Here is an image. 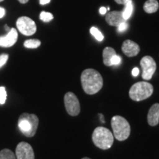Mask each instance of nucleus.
I'll return each instance as SVG.
<instances>
[{
    "label": "nucleus",
    "instance_id": "nucleus-23",
    "mask_svg": "<svg viewBox=\"0 0 159 159\" xmlns=\"http://www.w3.org/2000/svg\"><path fill=\"white\" fill-rule=\"evenodd\" d=\"M8 55L7 54H2L0 55V68L2 67L4 65L7 63V59H8Z\"/></svg>",
    "mask_w": 159,
    "mask_h": 159
},
{
    "label": "nucleus",
    "instance_id": "nucleus-17",
    "mask_svg": "<svg viewBox=\"0 0 159 159\" xmlns=\"http://www.w3.org/2000/svg\"><path fill=\"white\" fill-rule=\"evenodd\" d=\"M41 45V41L38 39L26 40L24 43V46L28 49H36Z\"/></svg>",
    "mask_w": 159,
    "mask_h": 159
},
{
    "label": "nucleus",
    "instance_id": "nucleus-19",
    "mask_svg": "<svg viewBox=\"0 0 159 159\" xmlns=\"http://www.w3.org/2000/svg\"><path fill=\"white\" fill-rule=\"evenodd\" d=\"M90 33L98 41H102V40L104 39V36H103L102 33H101V32L99 31L97 27H91L90 29Z\"/></svg>",
    "mask_w": 159,
    "mask_h": 159
},
{
    "label": "nucleus",
    "instance_id": "nucleus-25",
    "mask_svg": "<svg viewBox=\"0 0 159 159\" xmlns=\"http://www.w3.org/2000/svg\"><path fill=\"white\" fill-rule=\"evenodd\" d=\"M115 2L119 5H126L127 3L129 2L132 1V0H114Z\"/></svg>",
    "mask_w": 159,
    "mask_h": 159
},
{
    "label": "nucleus",
    "instance_id": "nucleus-21",
    "mask_svg": "<svg viewBox=\"0 0 159 159\" xmlns=\"http://www.w3.org/2000/svg\"><path fill=\"white\" fill-rule=\"evenodd\" d=\"M6 99H7V92H6V89L5 87L3 86L0 87V104H5L6 102Z\"/></svg>",
    "mask_w": 159,
    "mask_h": 159
},
{
    "label": "nucleus",
    "instance_id": "nucleus-2",
    "mask_svg": "<svg viewBox=\"0 0 159 159\" xmlns=\"http://www.w3.org/2000/svg\"><path fill=\"white\" fill-rule=\"evenodd\" d=\"M92 141L94 145L102 150L110 149L114 144V137L112 132L104 127H97L92 134Z\"/></svg>",
    "mask_w": 159,
    "mask_h": 159
},
{
    "label": "nucleus",
    "instance_id": "nucleus-29",
    "mask_svg": "<svg viewBox=\"0 0 159 159\" xmlns=\"http://www.w3.org/2000/svg\"><path fill=\"white\" fill-rule=\"evenodd\" d=\"M5 15V10L3 7H0V19H2Z\"/></svg>",
    "mask_w": 159,
    "mask_h": 159
},
{
    "label": "nucleus",
    "instance_id": "nucleus-8",
    "mask_svg": "<svg viewBox=\"0 0 159 159\" xmlns=\"http://www.w3.org/2000/svg\"><path fill=\"white\" fill-rule=\"evenodd\" d=\"M140 66L142 69V78L145 80L152 79L156 70V63L152 57L144 56L140 61Z\"/></svg>",
    "mask_w": 159,
    "mask_h": 159
},
{
    "label": "nucleus",
    "instance_id": "nucleus-28",
    "mask_svg": "<svg viewBox=\"0 0 159 159\" xmlns=\"http://www.w3.org/2000/svg\"><path fill=\"white\" fill-rule=\"evenodd\" d=\"M50 1L51 0H39V3L41 5H45L50 2Z\"/></svg>",
    "mask_w": 159,
    "mask_h": 159
},
{
    "label": "nucleus",
    "instance_id": "nucleus-13",
    "mask_svg": "<svg viewBox=\"0 0 159 159\" xmlns=\"http://www.w3.org/2000/svg\"><path fill=\"white\" fill-rule=\"evenodd\" d=\"M148 122L150 126H156L159 123V103L152 105L148 111Z\"/></svg>",
    "mask_w": 159,
    "mask_h": 159
},
{
    "label": "nucleus",
    "instance_id": "nucleus-32",
    "mask_svg": "<svg viewBox=\"0 0 159 159\" xmlns=\"http://www.w3.org/2000/svg\"><path fill=\"white\" fill-rule=\"evenodd\" d=\"M2 1H4V0H0V2H2Z\"/></svg>",
    "mask_w": 159,
    "mask_h": 159
},
{
    "label": "nucleus",
    "instance_id": "nucleus-27",
    "mask_svg": "<svg viewBox=\"0 0 159 159\" xmlns=\"http://www.w3.org/2000/svg\"><path fill=\"white\" fill-rule=\"evenodd\" d=\"M99 13H100V14H102V15L106 14V13H107L106 7H100V9H99Z\"/></svg>",
    "mask_w": 159,
    "mask_h": 159
},
{
    "label": "nucleus",
    "instance_id": "nucleus-6",
    "mask_svg": "<svg viewBox=\"0 0 159 159\" xmlns=\"http://www.w3.org/2000/svg\"><path fill=\"white\" fill-rule=\"evenodd\" d=\"M16 27L20 33L26 36H30V35L35 34L37 30L35 21L30 18L27 16L19 18L16 21Z\"/></svg>",
    "mask_w": 159,
    "mask_h": 159
},
{
    "label": "nucleus",
    "instance_id": "nucleus-9",
    "mask_svg": "<svg viewBox=\"0 0 159 159\" xmlns=\"http://www.w3.org/2000/svg\"><path fill=\"white\" fill-rule=\"evenodd\" d=\"M16 159H35V154L32 146L27 142H20L16 149Z\"/></svg>",
    "mask_w": 159,
    "mask_h": 159
},
{
    "label": "nucleus",
    "instance_id": "nucleus-18",
    "mask_svg": "<svg viewBox=\"0 0 159 159\" xmlns=\"http://www.w3.org/2000/svg\"><path fill=\"white\" fill-rule=\"evenodd\" d=\"M0 159H16V155L9 149L0 151Z\"/></svg>",
    "mask_w": 159,
    "mask_h": 159
},
{
    "label": "nucleus",
    "instance_id": "nucleus-30",
    "mask_svg": "<svg viewBox=\"0 0 159 159\" xmlns=\"http://www.w3.org/2000/svg\"><path fill=\"white\" fill-rule=\"evenodd\" d=\"M28 1H29V0H19V2L21 3V4H25V3L28 2Z\"/></svg>",
    "mask_w": 159,
    "mask_h": 159
},
{
    "label": "nucleus",
    "instance_id": "nucleus-22",
    "mask_svg": "<svg viewBox=\"0 0 159 159\" xmlns=\"http://www.w3.org/2000/svg\"><path fill=\"white\" fill-rule=\"evenodd\" d=\"M121 60H122V58H121L120 56H119L116 54L114 55V57L111 59V66H117L120 64Z\"/></svg>",
    "mask_w": 159,
    "mask_h": 159
},
{
    "label": "nucleus",
    "instance_id": "nucleus-4",
    "mask_svg": "<svg viewBox=\"0 0 159 159\" xmlns=\"http://www.w3.org/2000/svg\"><path fill=\"white\" fill-rule=\"evenodd\" d=\"M111 127L114 131V136L118 141H125L130 136V124L124 117L121 116H114L112 117Z\"/></svg>",
    "mask_w": 159,
    "mask_h": 159
},
{
    "label": "nucleus",
    "instance_id": "nucleus-3",
    "mask_svg": "<svg viewBox=\"0 0 159 159\" xmlns=\"http://www.w3.org/2000/svg\"><path fill=\"white\" fill-rule=\"evenodd\" d=\"M39 122V118L36 115L24 113L19 117L18 126L25 136L33 137L36 134Z\"/></svg>",
    "mask_w": 159,
    "mask_h": 159
},
{
    "label": "nucleus",
    "instance_id": "nucleus-5",
    "mask_svg": "<svg viewBox=\"0 0 159 159\" xmlns=\"http://www.w3.org/2000/svg\"><path fill=\"white\" fill-rule=\"evenodd\" d=\"M153 93V86L147 82H138L131 86L129 91L130 98L136 102L144 100Z\"/></svg>",
    "mask_w": 159,
    "mask_h": 159
},
{
    "label": "nucleus",
    "instance_id": "nucleus-11",
    "mask_svg": "<svg viewBox=\"0 0 159 159\" xmlns=\"http://www.w3.org/2000/svg\"><path fill=\"white\" fill-rule=\"evenodd\" d=\"M18 33L15 28H11L5 36L0 37V47H11L16 42Z\"/></svg>",
    "mask_w": 159,
    "mask_h": 159
},
{
    "label": "nucleus",
    "instance_id": "nucleus-26",
    "mask_svg": "<svg viewBox=\"0 0 159 159\" xmlns=\"http://www.w3.org/2000/svg\"><path fill=\"white\" fill-rule=\"evenodd\" d=\"M139 75V69L137 67H135L132 70V75L134 77H137Z\"/></svg>",
    "mask_w": 159,
    "mask_h": 159
},
{
    "label": "nucleus",
    "instance_id": "nucleus-20",
    "mask_svg": "<svg viewBox=\"0 0 159 159\" xmlns=\"http://www.w3.org/2000/svg\"><path fill=\"white\" fill-rule=\"evenodd\" d=\"M53 15L49 12L42 11L40 13V19L43 22H49L53 19Z\"/></svg>",
    "mask_w": 159,
    "mask_h": 159
},
{
    "label": "nucleus",
    "instance_id": "nucleus-12",
    "mask_svg": "<svg viewBox=\"0 0 159 159\" xmlns=\"http://www.w3.org/2000/svg\"><path fill=\"white\" fill-rule=\"evenodd\" d=\"M105 21L109 25L118 27L121 23L125 22L122 16V11H111L108 12L105 16Z\"/></svg>",
    "mask_w": 159,
    "mask_h": 159
},
{
    "label": "nucleus",
    "instance_id": "nucleus-7",
    "mask_svg": "<svg viewBox=\"0 0 159 159\" xmlns=\"http://www.w3.org/2000/svg\"><path fill=\"white\" fill-rule=\"evenodd\" d=\"M66 110L70 116H77L80 112V105L76 95L72 92H67L64 96Z\"/></svg>",
    "mask_w": 159,
    "mask_h": 159
},
{
    "label": "nucleus",
    "instance_id": "nucleus-31",
    "mask_svg": "<svg viewBox=\"0 0 159 159\" xmlns=\"http://www.w3.org/2000/svg\"><path fill=\"white\" fill-rule=\"evenodd\" d=\"M82 159H91L90 158H88V157H85V158H83Z\"/></svg>",
    "mask_w": 159,
    "mask_h": 159
},
{
    "label": "nucleus",
    "instance_id": "nucleus-10",
    "mask_svg": "<svg viewBox=\"0 0 159 159\" xmlns=\"http://www.w3.org/2000/svg\"><path fill=\"white\" fill-rule=\"evenodd\" d=\"M122 50L123 53L128 57L136 56L140 52V47L139 44L131 40H126L122 45Z\"/></svg>",
    "mask_w": 159,
    "mask_h": 159
},
{
    "label": "nucleus",
    "instance_id": "nucleus-15",
    "mask_svg": "<svg viewBox=\"0 0 159 159\" xmlns=\"http://www.w3.org/2000/svg\"><path fill=\"white\" fill-rule=\"evenodd\" d=\"M159 4L157 0H147L144 5V11L147 13H154L158 10Z\"/></svg>",
    "mask_w": 159,
    "mask_h": 159
},
{
    "label": "nucleus",
    "instance_id": "nucleus-14",
    "mask_svg": "<svg viewBox=\"0 0 159 159\" xmlns=\"http://www.w3.org/2000/svg\"><path fill=\"white\" fill-rule=\"evenodd\" d=\"M116 51L114 48L110 47H107L103 49L102 57H103V63L107 66H111V59L116 55Z\"/></svg>",
    "mask_w": 159,
    "mask_h": 159
},
{
    "label": "nucleus",
    "instance_id": "nucleus-24",
    "mask_svg": "<svg viewBox=\"0 0 159 159\" xmlns=\"http://www.w3.org/2000/svg\"><path fill=\"white\" fill-rule=\"evenodd\" d=\"M128 24L125 21V22L121 23L117 27H118V31L120 32V33H122V32H124L126 30L127 28H128Z\"/></svg>",
    "mask_w": 159,
    "mask_h": 159
},
{
    "label": "nucleus",
    "instance_id": "nucleus-1",
    "mask_svg": "<svg viewBox=\"0 0 159 159\" xmlns=\"http://www.w3.org/2000/svg\"><path fill=\"white\" fill-rule=\"evenodd\" d=\"M81 85L87 94H97L103 86V79L100 73L94 69H85L81 74Z\"/></svg>",
    "mask_w": 159,
    "mask_h": 159
},
{
    "label": "nucleus",
    "instance_id": "nucleus-16",
    "mask_svg": "<svg viewBox=\"0 0 159 159\" xmlns=\"http://www.w3.org/2000/svg\"><path fill=\"white\" fill-rule=\"evenodd\" d=\"M133 11H134V5H133L132 1L129 2L125 5V7L124 11H122V16L124 19L126 21L128 20L129 18L130 17V16L132 15Z\"/></svg>",
    "mask_w": 159,
    "mask_h": 159
}]
</instances>
